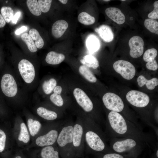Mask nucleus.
<instances>
[{"instance_id":"obj_40","label":"nucleus","mask_w":158,"mask_h":158,"mask_svg":"<svg viewBox=\"0 0 158 158\" xmlns=\"http://www.w3.org/2000/svg\"><path fill=\"white\" fill-rule=\"evenodd\" d=\"M21 12L18 11L17 12L15 15L14 16L12 20V22L14 24H16L18 18L20 16Z\"/></svg>"},{"instance_id":"obj_46","label":"nucleus","mask_w":158,"mask_h":158,"mask_svg":"<svg viewBox=\"0 0 158 158\" xmlns=\"http://www.w3.org/2000/svg\"><path fill=\"white\" fill-rule=\"evenodd\" d=\"M110 1V0H103V1Z\"/></svg>"},{"instance_id":"obj_24","label":"nucleus","mask_w":158,"mask_h":158,"mask_svg":"<svg viewBox=\"0 0 158 158\" xmlns=\"http://www.w3.org/2000/svg\"><path fill=\"white\" fill-rule=\"evenodd\" d=\"M29 35L33 41L37 48H42L44 44V40L38 30L35 28H32L29 31Z\"/></svg>"},{"instance_id":"obj_15","label":"nucleus","mask_w":158,"mask_h":158,"mask_svg":"<svg viewBox=\"0 0 158 158\" xmlns=\"http://www.w3.org/2000/svg\"><path fill=\"white\" fill-rule=\"evenodd\" d=\"M105 13L107 16L114 22L121 25L123 23L125 17L119 8L116 7H109L106 9Z\"/></svg>"},{"instance_id":"obj_31","label":"nucleus","mask_w":158,"mask_h":158,"mask_svg":"<svg viewBox=\"0 0 158 158\" xmlns=\"http://www.w3.org/2000/svg\"><path fill=\"white\" fill-rule=\"evenodd\" d=\"M18 140L25 143H28L30 140V136L25 124L22 123L20 125V131L18 137Z\"/></svg>"},{"instance_id":"obj_6","label":"nucleus","mask_w":158,"mask_h":158,"mask_svg":"<svg viewBox=\"0 0 158 158\" xmlns=\"http://www.w3.org/2000/svg\"><path fill=\"white\" fill-rule=\"evenodd\" d=\"M74 123L68 121L61 126L56 142L62 150H73V134Z\"/></svg>"},{"instance_id":"obj_4","label":"nucleus","mask_w":158,"mask_h":158,"mask_svg":"<svg viewBox=\"0 0 158 158\" xmlns=\"http://www.w3.org/2000/svg\"><path fill=\"white\" fill-rule=\"evenodd\" d=\"M3 95L13 101L20 102L27 99L28 91L19 80L13 69H9L2 75L0 82Z\"/></svg>"},{"instance_id":"obj_23","label":"nucleus","mask_w":158,"mask_h":158,"mask_svg":"<svg viewBox=\"0 0 158 158\" xmlns=\"http://www.w3.org/2000/svg\"><path fill=\"white\" fill-rule=\"evenodd\" d=\"M80 62L83 65L94 69H96L99 66V62L97 58L91 55L84 56L80 60Z\"/></svg>"},{"instance_id":"obj_45","label":"nucleus","mask_w":158,"mask_h":158,"mask_svg":"<svg viewBox=\"0 0 158 158\" xmlns=\"http://www.w3.org/2000/svg\"><path fill=\"white\" fill-rule=\"evenodd\" d=\"M15 158H22V157L20 156H17Z\"/></svg>"},{"instance_id":"obj_28","label":"nucleus","mask_w":158,"mask_h":158,"mask_svg":"<svg viewBox=\"0 0 158 158\" xmlns=\"http://www.w3.org/2000/svg\"><path fill=\"white\" fill-rule=\"evenodd\" d=\"M78 20L80 23L85 25H92L95 21L94 17L85 12H82L79 14Z\"/></svg>"},{"instance_id":"obj_12","label":"nucleus","mask_w":158,"mask_h":158,"mask_svg":"<svg viewBox=\"0 0 158 158\" xmlns=\"http://www.w3.org/2000/svg\"><path fill=\"white\" fill-rule=\"evenodd\" d=\"M60 128L58 129H52L38 137L35 140L36 145L41 147L53 145L56 142Z\"/></svg>"},{"instance_id":"obj_47","label":"nucleus","mask_w":158,"mask_h":158,"mask_svg":"<svg viewBox=\"0 0 158 158\" xmlns=\"http://www.w3.org/2000/svg\"><path fill=\"white\" fill-rule=\"evenodd\" d=\"M1 58L0 55V64L1 63Z\"/></svg>"},{"instance_id":"obj_5","label":"nucleus","mask_w":158,"mask_h":158,"mask_svg":"<svg viewBox=\"0 0 158 158\" xmlns=\"http://www.w3.org/2000/svg\"><path fill=\"white\" fill-rule=\"evenodd\" d=\"M109 143L112 149L118 153L138 151L145 145H148L144 142L130 138H111Z\"/></svg>"},{"instance_id":"obj_13","label":"nucleus","mask_w":158,"mask_h":158,"mask_svg":"<svg viewBox=\"0 0 158 158\" xmlns=\"http://www.w3.org/2000/svg\"><path fill=\"white\" fill-rule=\"evenodd\" d=\"M128 44L130 49V54L131 57L137 58L142 54L144 42L140 37L138 36H133L129 40Z\"/></svg>"},{"instance_id":"obj_22","label":"nucleus","mask_w":158,"mask_h":158,"mask_svg":"<svg viewBox=\"0 0 158 158\" xmlns=\"http://www.w3.org/2000/svg\"><path fill=\"white\" fill-rule=\"evenodd\" d=\"M42 158H59L58 151L53 145L44 147L41 150Z\"/></svg>"},{"instance_id":"obj_3","label":"nucleus","mask_w":158,"mask_h":158,"mask_svg":"<svg viewBox=\"0 0 158 158\" xmlns=\"http://www.w3.org/2000/svg\"><path fill=\"white\" fill-rule=\"evenodd\" d=\"M84 131L85 143L87 147L97 152L108 150L106 136L100 126L90 117H83Z\"/></svg>"},{"instance_id":"obj_39","label":"nucleus","mask_w":158,"mask_h":158,"mask_svg":"<svg viewBox=\"0 0 158 158\" xmlns=\"http://www.w3.org/2000/svg\"><path fill=\"white\" fill-rule=\"evenodd\" d=\"M102 158H124V156L115 153H107L104 154Z\"/></svg>"},{"instance_id":"obj_19","label":"nucleus","mask_w":158,"mask_h":158,"mask_svg":"<svg viewBox=\"0 0 158 158\" xmlns=\"http://www.w3.org/2000/svg\"><path fill=\"white\" fill-rule=\"evenodd\" d=\"M65 58V56L63 54L51 51L47 54L45 60L48 64L57 65L61 63Z\"/></svg>"},{"instance_id":"obj_41","label":"nucleus","mask_w":158,"mask_h":158,"mask_svg":"<svg viewBox=\"0 0 158 158\" xmlns=\"http://www.w3.org/2000/svg\"><path fill=\"white\" fill-rule=\"evenodd\" d=\"M27 30V27L23 26L17 30L15 31V34L16 35H19Z\"/></svg>"},{"instance_id":"obj_10","label":"nucleus","mask_w":158,"mask_h":158,"mask_svg":"<svg viewBox=\"0 0 158 158\" xmlns=\"http://www.w3.org/2000/svg\"><path fill=\"white\" fill-rule=\"evenodd\" d=\"M113 67L116 71L126 79L131 80L135 75V67L127 61L123 60L117 61L114 63Z\"/></svg>"},{"instance_id":"obj_43","label":"nucleus","mask_w":158,"mask_h":158,"mask_svg":"<svg viewBox=\"0 0 158 158\" xmlns=\"http://www.w3.org/2000/svg\"><path fill=\"white\" fill-rule=\"evenodd\" d=\"M6 24V22L1 14H0V28L4 27Z\"/></svg>"},{"instance_id":"obj_33","label":"nucleus","mask_w":158,"mask_h":158,"mask_svg":"<svg viewBox=\"0 0 158 158\" xmlns=\"http://www.w3.org/2000/svg\"><path fill=\"white\" fill-rule=\"evenodd\" d=\"M49 99L51 102L58 107H62L63 105L64 101L61 94L53 92L50 95Z\"/></svg>"},{"instance_id":"obj_25","label":"nucleus","mask_w":158,"mask_h":158,"mask_svg":"<svg viewBox=\"0 0 158 158\" xmlns=\"http://www.w3.org/2000/svg\"><path fill=\"white\" fill-rule=\"evenodd\" d=\"M79 71L80 73L88 81L92 83L96 82V77L87 67L81 65L79 67Z\"/></svg>"},{"instance_id":"obj_7","label":"nucleus","mask_w":158,"mask_h":158,"mask_svg":"<svg viewBox=\"0 0 158 158\" xmlns=\"http://www.w3.org/2000/svg\"><path fill=\"white\" fill-rule=\"evenodd\" d=\"M84 145V131L83 118L78 117L74 123L73 150H81Z\"/></svg>"},{"instance_id":"obj_32","label":"nucleus","mask_w":158,"mask_h":158,"mask_svg":"<svg viewBox=\"0 0 158 158\" xmlns=\"http://www.w3.org/2000/svg\"><path fill=\"white\" fill-rule=\"evenodd\" d=\"M1 12L5 21L9 23L14 16V12L12 8L9 6H3L1 9Z\"/></svg>"},{"instance_id":"obj_34","label":"nucleus","mask_w":158,"mask_h":158,"mask_svg":"<svg viewBox=\"0 0 158 158\" xmlns=\"http://www.w3.org/2000/svg\"><path fill=\"white\" fill-rule=\"evenodd\" d=\"M157 54V50L155 48H152L147 50L143 56L144 60L147 62L152 61L155 60Z\"/></svg>"},{"instance_id":"obj_11","label":"nucleus","mask_w":158,"mask_h":158,"mask_svg":"<svg viewBox=\"0 0 158 158\" xmlns=\"http://www.w3.org/2000/svg\"><path fill=\"white\" fill-rule=\"evenodd\" d=\"M73 94L78 105L86 112H91L93 110L94 105L91 99L82 89L77 88Z\"/></svg>"},{"instance_id":"obj_35","label":"nucleus","mask_w":158,"mask_h":158,"mask_svg":"<svg viewBox=\"0 0 158 158\" xmlns=\"http://www.w3.org/2000/svg\"><path fill=\"white\" fill-rule=\"evenodd\" d=\"M52 2L51 0H39L38 2L42 12L46 13L48 12L50 9Z\"/></svg>"},{"instance_id":"obj_2","label":"nucleus","mask_w":158,"mask_h":158,"mask_svg":"<svg viewBox=\"0 0 158 158\" xmlns=\"http://www.w3.org/2000/svg\"><path fill=\"white\" fill-rule=\"evenodd\" d=\"M16 57L14 59V72L28 92L34 90L39 84L37 66L25 57Z\"/></svg>"},{"instance_id":"obj_29","label":"nucleus","mask_w":158,"mask_h":158,"mask_svg":"<svg viewBox=\"0 0 158 158\" xmlns=\"http://www.w3.org/2000/svg\"><path fill=\"white\" fill-rule=\"evenodd\" d=\"M26 4L30 12L33 15L38 16L40 15L42 11L37 0H27Z\"/></svg>"},{"instance_id":"obj_20","label":"nucleus","mask_w":158,"mask_h":158,"mask_svg":"<svg viewBox=\"0 0 158 158\" xmlns=\"http://www.w3.org/2000/svg\"><path fill=\"white\" fill-rule=\"evenodd\" d=\"M86 43L88 50L91 53L97 51L100 47L99 40L94 35H91L89 36L86 39Z\"/></svg>"},{"instance_id":"obj_42","label":"nucleus","mask_w":158,"mask_h":158,"mask_svg":"<svg viewBox=\"0 0 158 158\" xmlns=\"http://www.w3.org/2000/svg\"><path fill=\"white\" fill-rule=\"evenodd\" d=\"M62 91V87L59 85H56L54 88L53 92V93L61 94Z\"/></svg>"},{"instance_id":"obj_16","label":"nucleus","mask_w":158,"mask_h":158,"mask_svg":"<svg viewBox=\"0 0 158 158\" xmlns=\"http://www.w3.org/2000/svg\"><path fill=\"white\" fill-rule=\"evenodd\" d=\"M68 26L67 21L64 20H59L55 22L51 28L52 34L55 38H59L65 33Z\"/></svg>"},{"instance_id":"obj_44","label":"nucleus","mask_w":158,"mask_h":158,"mask_svg":"<svg viewBox=\"0 0 158 158\" xmlns=\"http://www.w3.org/2000/svg\"><path fill=\"white\" fill-rule=\"evenodd\" d=\"M59 1L63 4H66L68 2L67 0H59Z\"/></svg>"},{"instance_id":"obj_38","label":"nucleus","mask_w":158,"mask_h":158,"mask_svg":"<svg viewBox=\"0 0 158 158\" xmlns=\"http://www.w3.org/2000/svg\"><path fill=\"white\" fill-rule=\"evenodd\" d=\"M146 66L148 69L154 71L157 70L158 68L157 63L155 59L152 61L147 62Z\"/></svg>"},{"instance_id":"obj_1","label":"nucleus","mask_w":158,"mask_h":158,"mask_svg":"<svg viewBox=\"0 0 158 158\" xmlns=\"http://www.w3.org/2000/svg\"><path fill=\"white\" fill-rule=\"evenodd\" d=\"M105 133L111 138H130L154 145V140L150 134L144 132L140 128L118 113L110 111L105 122Z\"/></svg>"},{"instance_id":"obj_48","label":"nucleus","mask_w":158,"mask_h":158,"mask_svg":"<svg viewBox=\"0 0 158 158\" xmlns=\"http://www.w3.org/2000/svg\"><path fill=\"white\" fill-rule=\"evenodd\" d=\"M126 0H121V1H125Z\"/></svg>"},{"instance_id":"obj_14","label":"nucleus","mask_w":158,"mask_h":158,"mask_svg":"<svg viewBox=\"0 0 158 158\" xmlns=\"http://www.w3.org/2000/svg\"><path fill=\"white\" fill-rule=\"evenodd\" d=\"M57 84L56 80L54 78L43 80L41 82L37 89L39 93H43L46 95H50L56 86Z\"/></svg>"},{"instance_id":"obj_18","label":"nucleus","mask_w":158,"mask_h":158,"mask_svg":"<svg viewBox=\"0 0 158 158\" xmlns=\"http://www.w3.org/2000/svg\"><path fill=\"white\" fill-rule=\"evenodd\" d=\"M36 112L39 116L47 120H54L58 117V114L56 111L43 106L38 107L36 109Z\"/></svg>"},{"instance_id":"obj_30","label":"nucleus","mask_w":158,"mask_h":158,"mask_svg":"<svg viewBox=\"0 0 158 158\" xmlns=\"http://www.w3.org/2000/svg\"><path fill=\"white\" fill-rule=\"evenodd\" d=\"M144 24L145 27L149 31L158 34V22L156 20L150 18L146 19Z\"/></svg>"},{"instance_id":"obj_27","label":"nucleus","mask_w":158,"mask_h":158,"mask_svg":"<svg viewBox=\"0 0 158 158\" xmlns=\"http://www.w3.org/2000/svg\"><path fill=\"white\" fill-rule=\"evenodd\" d=\"M21 39L27 45L28 49L30 53H34L37 52V48L29 34L26 32L23 34Z\"/></svg>"},{"instance_id":"obj_37","label":"nucleus","mask_w":158,"mask_h":158,"mask_svg":"<svg viewBox=\"0 0 158 158\" xmlns=\"http://www.w3.org/2000/svg\"><path fill=\"white\" fill-rule=\"evenodd\" d=\"M6 135L5 132L0 129V152L4 150L6 145Z\"/></svg>"},{"instance_id":"obj_9","label":"nucleus","mask_w":158,"mask_h":158,"mask_svg":"<svg viewBox=\"0 0 158 158\" xmlns=\"http://www.w3.org/2000/svg\"><path fill=\"white\" fill-rule=\"evenodd\" d=\"M126 97L130 104L138 108H145L150 102V97L147 94L137 90L129 91L127 94Z\"/></svg>"},{"instance_id":"obj_17","label":"nucleus","mask_w":158,"mask_h":158,"mask_svg":"<svg viewBox=\"0 0 158 158\" xmlns=\"http://www.w3.org/2000/svg\"><path fill=\"white\" fill-rule=\"evenodd\" d=\"M95 31L102 39L106 42H110L113 40L114 34L111 29L108 26L102 25L95 29Z\"/></svg>"},{"instance_id":"obj_36","label":"nucleus","mask_w":158,"mask_h":158,"mask_svg":"<svg viewBox=\"0 0 158 158\" xmlns=\"http://www.w3.org/2000/svg\"><path fill=\"white\" fill-rule=\"evenodd\" d=\"M154 9L148 15L149 18L157 19L158 18V1H155L154 3Z\"/></svg>"},{"instance_id":"obj_26","label":"nucleus","mask_w":158,"mask_h":158,"mask_svg":"<svg viewBox=\"0 0 158 158\" xmlns=\"http://www.w3.org/2000/svg\"><path fill=\"white\" fill-rule=\"evenodd\" d=\"M27 123L30 134L32 136L38 133L42 127V124L39 121L31 118L28 119Z\"/></svg>"},{"instance_id":"obj_8","label":"nucleus","mask_w":158,"mask_h":158,"mask_svg":"<svg viewBox=\"0 0 158 158\" xmlns=\"http://www.w3.org/2000/svg\"><path fill=\"white\" fill-rule=\"evenodd\" d=\"M105 107L110 111L120 113L125 109V105L121 98L116 94L112 92L105 93L102 98Z\"/></svg>"},{"instance_id":"obj_21","label":"nucleus","mask_w":158,"mask_h":158,"mask_svg":"<svg viewBox=\"0 0 158 158\" xmlns=\"http://www.w3.org/2000/svg\"><path fill=\"white\" fill-rule=\"evenodd\" d=\"M138 84L140 87L146 85L147 88L149 90H152L158 85V79L156 78H154L150 80L147 79L142 75H140L137 79Z\"/></svg>"}]
</instances>
